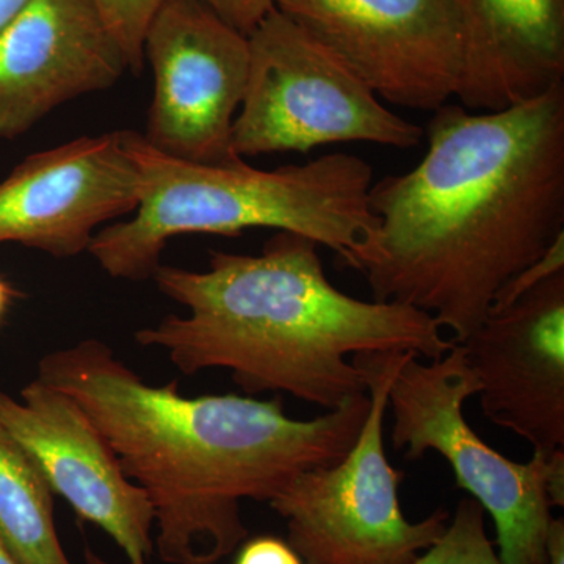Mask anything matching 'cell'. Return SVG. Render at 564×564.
Segmentation results:
<instances>
[{
	"label": "cell",
	"mask_w": 564,
	"mask_h": 564,
	"mask_svg": "<svg viewBox=\"0 0 564 564\" xmlns=\"http://www.w3.org/2000/svg\"><path fill=\"white\" fill-rule=\"evenodd\" d=\"M369 206L378 226L344 269L464 343L564 234V84L499 111L445 104L421 163L373 182Z\"/></svg>",
	"instance_id": "1"
},
{
	"label": "cell",
	"mask_w": 564,
	"mask_h": 564,
	"mask_svg": "<svg viewBox=\"0 0 564 564\" xmlns=\"http://www.w3.org/2000/svg\"><path fill=\"white\" fill-rule=\"evenodd\" d=\"M36 380L68 393L154 510V552L169 564H217L248 538L243 500H273L295 475L340 462L369 414V393L300 421L281 397H185L148 384L109 344L44 355Z\"/></svg>",
	"instance_id": "2"
},
{
	"label": "cell",
	"mask_w": 564,
	"mask_h": 564,
	"mask_svg": "<svg viewBox=\"0 0 564 564\" xmlns=\"http://www.w3.org/2000/svg\"><path fill=\"white\" fill-rule=\"evenodd\" d=\"M318 245L280 231L259 256L212 251L209 270L161 265L159 291L187 310L135 333L181 373L223 369L248 395L289 393L326 411L367 392L348 356L411 351L429 361L454 347L432 315L399 303L364 302L334 288Z\"/></svg>",
	"instance_id": "3"
},
{
	"label": "cell",
	"mask_w": 564,
	"mask_h": 564,
	"mask_svg": "<svg viewBox=\"0 0 564 564\" xmlns=\"http://www.w3.org/2000/svg\"><path fill=\"white\" fill-rule=\"evenodd\" d=\"M122 140L139 170V206L131 220L99 229L88 248L117 280L152 278L173 237H237L252 228L302 234L336 252L345 267L378 226L369 206L373 169L358 155L334 152L267 172L243 159L181 161L132 131H122Z\"/></svg>",
	"instance_id": "4"
},
{
	"label": "cell",
	"mask_w": 564,
	"mask_h": 564,
	"mask_svg": "<svg viewBox=\"0 0 564 564\" xmlns=\"http://www.w3.org/2000/svg\"><path fill=\"white\" fill-rule=\"evenodd\" d=\"M477 393L462 344L429 364L403 351L389 388L393 451L408 462L432 451L451 464L456 486L491 516L502 564H545L552 508L564 507V451L533 454L529 463L500 455L464 417Z\"/></svg>",
	"instance_id": "5"
},
{
	"label": "cell",
	"mask_w": 564,
	"mask_h": 564,
	"mask_svg": "<svg viewBox=\"0 0 564 564\" xmlns=\"http://www.w3.org/2000/svg\"><path fill=\"white\" fill-rule=\"evenodd\" d=\"M403 351L361 352L370 408L340 462L303 470L269 505L288 522V543L303 564H411L451 524L445 508L419 522L400 505L403 470L389 462L384 419Z\"/></svg>",
	"instance_id": "6"
},
{
	"label": "cell",
	"mask_w": 564,
	"mask_h": 564,
	"mask_svg": "<svg viewBox=\"0 0 564 564\" xmlns=\"http://www.w3.org/2000/svg\"><path fill=\"white\" fill-rule=\"evenodd\" d=\"M250 68L232 122L239 158L362 143L411 150L423 131L393 113L332 51L274 7L248 35Z\"/></svg>",
	"instance_id": "7"
},
{
	"label": "cell",
	"mask_w": 564,
	"mask_h": 564,
	"mask_svg": "<svg viewBox=\"0 0 564 564\" xmlns=\"http://www.w3.org/2000/svg\"><path fill=\"white\" fill-rule=\"evenodd\" d=\"M381 99L436 111L463 73L458 0H273Z\"/></svg>",
	"instance_id": "8"
},
{
	"label": "cell",
	"mask_w": 564,
	"mask_h": 564,
	"mask_svg": "<svg viewBox=\"0 0 564 564\" xmlns=\"http://www.w3.org/2000/svg\"><path fill=\"white\" fill-rule=\"evenodd\" d=\"M154 96L144 140L181 161L231 163L250 68L248 36L199 0H165L144 36Z\"/></svg>",
	"instance_id": "9"
},
{
	"label": "cell",
	"mask_w": 564,
	"mask_h": 564,
	"mask_svg": "<svg viewBox=\"0 0 564 564\" xmlns=\"http://www.w3.org/2000/svg\"><path fill=\"white\" fill-rule=\"evenodd\" d=\"M0 426L24 448L52 492L120 545L129 564L154 552V510L104 434L68 393L33 378L20 399L0 389Z\"/></svg>",
	"instance_id": "10"
},
{
	"label": "cell",
	"mask_w": 564,
	"mask_h": 564,
	"mask_svg": "<svg viewBox=\"0 0 564 564\" xmlns=\"http://www.w3.org/2000/svg\"><path fill=\"white\" fill-rule=\"evenodd\" d=\"M462 345L486 417L533 454L564 451V270L489 311Z\"/></svg>",
	"instance_id": "11"
},
{
	"label": "cell",
	"mask_w": 564,
	"mask_h": 564,
	"mask_svg": "<svg viewBox=\"0 0 564 564\" xmlns=\"http://www.w3.org/2000/svg\"><path fill=\"white\" fill-rule=\"evenodd\" d=\"M140 192L122 132L36 152L0 182V243L74 258L88 251L96 228L133 214Z\"/></svg>",
	"instance_id": "12"
},
{
	"label": "cell",
	"mask_w": 564,
	"mask_h": 564,
	"mask_svg": "<svg viewBox=\"0 0 564 564\" xmlns=\"http://www.w3.org/2000/svg\"><path fill=\"white\" fill-rule=\"evenodd\" d=\"M124 52L93 0H32L0 35V139L62 104L113 87Z\"/></svg>",
	"instance_id": "13"
},
{
	"label": "cell",
	"mask_w": 564,
	"mask_h": 564,
	"mask_svg": "<svg viewBox=\"0 0 564 564\" xmlns=\"http://www.w3.org/2000/svg\"><path fill=\"white\" fill-rule=\"evenodd\" d=\"M463 73L456 99L499 111L564 84V0H458Z\"/></svg>",
	"instance_id": "14"
},
{
	"label": "cell",
	"mask_w": 564,
	"mask_h": 564,
	"mask_svg": "<svg viewBox=\"0 0 564 564\" xmlns=\"http://www.w3.org/2000/svg\"><path fill=\"white\" fill-rule=\"evenodd\" d=\"M0 541L21 564H73L58 536L50 484L2 426Z\"/></svg>",
	"instance_id": "15"
},
{
	"label": "cell",
	"mask_w": 564,
	"mask_h": 564,
	"mask_svg": "<svg viewBox=\"0 0 564 564\" xmlns=\"http://www.w3.org/2000/svg\"><path fill=\"white\" fill-rule=\"evenodd\" d=\"M485 514L477 500L464 497L443 536L411 564H502L486 532Z\"/></svg>",
	"instance_id": "16"
},
{
	"label": "cell",
	"mask_w": 564,
	"mask_h": 564,
	"mask_svg": "<svg viewBox=\"0 0 564 564\" xmlns=\"http://www.w3.org/2000/svg\"><path fill=\"white\" fill-rule=\"evenodd\" d=\"M124 52L128 68L139 74L144 65V36L165 0H93Z\"/></svg>",
	"instance_id": "17"
},
{
	"label": "cell",
	"mask_w": 564,
	"mask_h": 564,
	"mask_svg": "<svg viewBox=\"0 0 564 564\" xmlns=\"http://www.w3.org/2000/svg\"><path fill=\"white\" fill-rule=\"evenodd\" d=\"M564 270V234L560 236L558 239L555 240L554 243L551 245L547 251L538 259L536 262L532 263V265L527 267V269L522 270L516 274V276L511 278L507 284L500 289L499 292L494 296V302L491 310H497V307L507 306L511 302H514L516 299L530 291V289L534 288V285L540 284L551 278L552 274L563 272ZM489 310V311H491Z\"/></svg>",
	"instance_id": "18"
},
{
	"label": "cell",
	"mask_w": 564,
	"mask_h": 564,
	"mask_svg": "<svg viewBox=\"0 0 564 564\" xmlns=\"http://www.w3.org/2000/svg\"><path fill=\"white\" fill-rule=\"evenodd\" d=\"M215 14L243 35H250L259 22L274 9L273 0H199Z\"/></svg>",
	"instance_id": "19"
},
{
	"label": "cell",
	"mask_w": 564,
	"mask_h": 564,
	"mask_svg": "<svg viewBox=\"0 0 564 564\" xmlns=\"http://www.w3.org/2000/svg\"><path fill=\"white\" fill-rule=\"evenodd\" d=\"M234 564H303L292 545L274 536L243 541Z\"/></svg>",
	"instance_id": "20"
},
{
	"label": "cell",
	"mask_w": 564,
	"mask_h": 564,
	"mask_svg": "<svg viewBox=\"0 0 564 564\" xmlns=\"http://www.w3.org/2000/svg\"><path fill=\"white\" fill-rule=\"evenodd\" d=\"M545 564H564V519L552 518L545 538Z\"/></svg>",
	"instance_id": "21"
},
{
	"label": "cell",
	"mask_w": 564,
	"mask_h": 564,
	"mask_svg": "<svg viewBox=\"0 0 564 564\" xmlns=\"http://www.w3.org/2000/svg\"><path fill=\"white\" fill-rule=\"evenodd\" d=\"M31 2L32 0H0V35Z\"/></svg>",
	"instance_id": "22"
},
{
	"label": "cell",
	"mask_w": 564,
	"mask_h": 564,
	"mask_svg": "<svg viewBox=\"0 0 564 564\" xmlns=\"http://www.w3.org/2000/svg\"><path fill=\"white\" fill-rule=\"evenodd\" d=\"M14 299V291L11 289L9 282L3 281L0 278V322L6 317L7 311H9L11 302Z\"/></svg>",
	"instance_id": "23"
},
{
	"label": "cell",
	"mask_w": 564,
	"mask_h": 564,
	"mask_svg": "<svg viewBox=\"0 0 564 564\" xmlns=\"http://www.w3.org/2000/svg\"><path fill=\"white\" fill-rule=\"evenodd\" d=\"M0 564H21L11 555V552L6 547L2 541H0Z\"/></svg>",
	"instance_id": "24"
},
{
	"label": "cell",
	"mask_w": 564,
	"mask_h": 564,
	"mask_svg": "<svg viewBox=\"0 0 564 564\" xmlns=\"http://www.w3.org/2000/svg\"><path fill=\"white\" fill-rule=\"evenodd\" d=\"M85 563L87 564H110L109 562H106V560L102 558V556H99L96 554L95 551H91L90 547H87V551H85Z\"/></svg>",
	"instance_id": "25"
}]
</instances>
